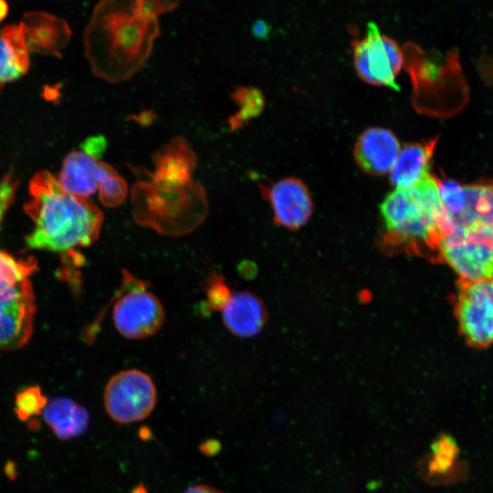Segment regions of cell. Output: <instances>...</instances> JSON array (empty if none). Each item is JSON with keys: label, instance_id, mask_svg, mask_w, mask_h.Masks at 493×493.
<instances>
[{"label": "cell", "instance_id": "2e32d148", "mask_svg": "<svg viewBox=\"0 0 493 493\" xmlns=\"http://www.w3.org/2000/svg\"><path fill=\"white\" fill-rule=\"evenodd\" d=\"M152 176L167 184H184L193 180L197 156L189 142L181 136L172 138L153 154Z\"/></svg>", "mask_w": 493, "mask_h": 493}, {"label": "cell", "instance_id": "4fadbf2b", "mask_svg": "<svg viewBox=\"0 0 493 493\" xmlns=\"http://www.w3.org/2000/svg\"><path fill=\"white\" fill-rule=\"evenodd\" d=\"M400 152L396 136L384 128H369L354 147L358 165L366 173L382 175L391 172Z\"/></svg>", "mask_w": 493, "mask_h": 493}, {"label": "cell", "instance_id": "52a82bcc", "mask_svg": "<svg viewBox=\"0 0 493 493\" xmlns=\"http://www.w3.org/2000/svg\"><path fill=\"white\" fill-rule=\"evenodd\" d=\"M435 258L449 266L459 280L493 279V226L475 225L444 235Z\"/></svg>", "mask_w": 493, "mask_h": 493}, {"label": "cell", "instance_id": "30bf717a", "mask_svg": "<svg viewBox=\"0 0 493 493\" xmlns=\"http://www.w3.org/2000/svg\"><path fill=\"white\" fill-rule=\"evenodd\" d=\"M358 75L366 82L398 89L396 76L404 55L392 38L383 35L374 23H369L366 35L352 44Z\"/></svg>", "mask_w": 493, "mask_h": 493}, {"label": "cell", "instance_id": "cb8c5ba5", "mask_svg": "<svg viewBox=\"0 0 493 493\" xmlns=\"http://www.w3.org/2000/svg\"><path fill=\"white\" fill-rule=\"evenodd\" d=\"M234 290L226 278L215 272L211 273L205 283L206 303L212 310L222 311L232 298Z\"/></svg>", "mask_w": 493, "mask_h": 493}, {"label": "cell", "instance_id": "83f0119b", "mask_svg": "<svg viewBox=\"0 0 493 493\" xmlns=\"http://www.w3.org/2000/svg\"><path fill=\"white\" fill-rule=\"evenodd\" d=\"M200 448L204 454L213 455L215 450L217 451L219 449V445L217 442L210 440L204 443Z\"/></svg>", "mask_w": 493, "mask_h": 493}, {"label": "cell", "instance_id": "d4e9b609", "mask_svg": "<svg viewBox=\"0 0 493 493\" xmlns=\"http://www.w3.org/2000/svg\"><path fill=\"white\" fill-rule=\"evenodd\" d=\"M17 184L11 174H6L0 183V226L7 208L12 204Z\"/></svg>", "mask_w": 493, "mask_h": 493}, {"label": "cell", "instance_id": "484cf974", "mask_svg": "<svg viewBox=\"0 0 493 493\" xmlns=\"http://www.w3.org/2000/svg\"><path fill=\"white\" fill-rule=\"evenodd\" d=\"M106 142L102 136L91 137L82 144V150L94 157H99L105 149Z\"/></svg>", "mask_w": 493, "mask_h": 493}, {"label": "cell", "instance_id": "5b68a950", "mask_svg": "<svg viewBox=\"0 0 493 493\" xmlns=\"http://www.w3.org/2000/svg\"><path fill=\"white\" fill-rule=\"evenodd\" d=\"M33 259H16L0 251V350L23 346L33 331L36 310L29 276Z\"/></svg>", "mask_w": 493, "mask_h": 493}, {"label": "cell", "instance_id": "8992f818", "mask_svg": "<svg viewBox=\"0 0 493 493\" xmlns=\"http://www.w3.org/2000/svg\"><path fill=\"white\" fill-rule=\"evenodd\" d=\"M148 286L147 281L121 270V282L113 299L112 321L116 330L126 339L149 338L164 323V307Z\"/></svg>", "mask_w": 493, "mask_h": 493}, {"label": "cell", "instance_id": "6da1fadb", "mask_svg": "<svg viewBox=\"0 0 493 493\" xmlns=\"http://www.w3.org/2000/svg\"><path fill=\"white\" fill-rule=\"evenodd\" d=\"M178 0H101L85 37L93 72L109 82L132 78L150 57L159 35L158 16Z\"/></svg>", "mask_w": 493, "mask_h": 493}, {"label": "cell", "instance_id": "3957f363", "mask_svg": "<svg viewBox=\"0 0 493 493\" xmlns=\"http://www.w3.org/2000/svg\"><path fill=\"white\" fill-rule=\"evenodd\" d=\"M442 212L437 178L431 174L413 187L396 188L380 205L383 244L391 249L436 257L443 236Z\"/></svg>", "mask_w": 493, "mask_h": 493}, {"label": "cell", "instance_id": "7a4b0ae2", "mask_svg": "<svg viewBox=\"0 0 493 493\" xmlns=\"http://www.w3.org/2000/svg\"><path fill=\"white\" fill-rule=\"evenodd\" d=\"M29 196L24 206L34 223L26 238L29 248L67 254L99 238L103 213L88 198L65 190L49 172L32 177Z\"/></svg>", "mask_w": 493, "mask_h": 493}, {"label": "cell", "instance_id": "9c48e42d", "mask_svg": "<svg viewBox=\"0 0 493 493\" xmlns=\"http://www.w3.org/2000/svg\"><path fill=\"white\" fill-rule=\"evenodd\" d=\"M454 309L459 332L470 347L493 345V279L458 280Z\"/></svg>", "mask_w": 493, "mask_h": 493}, {"label": "cell", "instance_id": "f1b7e54d", "mask_svg": "<svg viewBox=\"0 0 493 493\" xmlns=\"http://www.w3.org/2000/svg\"><path fill=\"white\" fill-rule=\"evenodd\" d=\"M5 472L10 479H14L16 472L15 463L8 461L5 465Z\"/></svg>", "mask_w": 493, "mask_h": 493}, {"label": "cell", "instance_id": "277c9868", "mask_svg": "<svg viewBox=\"0 0 493 493\" xmlns=\"http://www.w3.org/2000/svg\"><path fill=\"white\" fill-rule=\"evenodd\" d=\"M145 172L147 178L135 182L131 190V215L139 226L163 236H181L204 223L208 200L199 183L167 184Z\"/></svg>", "mask_w": 493, "mask_h": 493}, {"label": "cell", "instance_id": "e0dca14e", "mask_svg": "<svg viewBox=\"0 0 493 493\" xmlns=\"http://www.w3.org/2000/svg\"><path fill=\"white\" fill-rule=\"evenodd\" d=\"M436 142L435 138L404 145L390 172L392 184L396 188H409L427 177Z\"/></svg>", "mask_w": 493, "mask_h": 493}, {"label": "cell", "instance_id": "d6986e66", "mask_svg": "<svg viewBox=\"0 0 493 493\" xmlns=\"http://www.w3.org/2000/svg\"><path fill=\"white\" fill-rule=\"evenodd\" d=\"M464 191L465 207L449 223L445 235L479 224L493 226V180H480L464 186Z\"/></svg>", "mask_w": 493, "mask_h": 493}, {"label": "cell", "instance_id": "603a6c76", "mask_svg": "<svg viewBox=\"0 0 493 493\" xmlns=\"http://www.w3.org/2000/svg\"><path fill=\"white\" fill-rule=\"evenodd\" d=\"M47 404V399L40 388L30 386L16 394L15 413L21 421L26 422L43 413Z\"/></svg>", "mask_w": 493, "mask_h": 493}, {"label": "cell", "instance_id": "8fae6325", "mask_svg": "<svg viewBox=\"0 0 493 493\" xmlns=\"http://www.w3.org/2000/svg\"><path fill=\"white\" fill-rule=\"evenodd\" d=\"M270 204L276 224L290 230L303 226L312 215V200L306 184L296 178L281 179L269 185L259 184Z\"/></svg>", "mask_w": 493, "mask_h": 493}, {"label": "cell", "instance_id": "4dcf8cb0", "mask_svg": "<svg viewBox=\"0 0 493 493\" xmlns=\"http://www.w3.org/2000/svg\"><path fill=\"white\" fill-rule=\"evenodd\" d=\"M131 493H148L146 488L143 485H138L135 487Z\"/></svg>", "mask_w": 493, "mask_h": 493}, {"label": "cell", "instance_id": "4316f807", "mask_svg": "<svg viewBox=\"0 0 493 493\" xmlns=\"http://www.w3.org/2000/svg\"><path fill=\"white\" fill-rule=\"evenodd\" d=\"M184 493H225L221 489L206 485V484H198L187 488Z\"/></svg>", "mask_w": 493, "mask_h": 493}, {"label": "cell", "instance_id": "44dd1931", "mask_svg": "<svg viewBox=\"0 0 493 493\" xmlns=\"http://www.w3.org/2000/svg\"><path fill=\"white\" fill-rule=\"evenodd\" d=\"M231 99L238 110L229 117L227 123L231 131L244 127L247 122L261 113L264 108L262 92L253 87H237L231 93Z\"/></svg>", "mask_w": 493, "mask_h": 493}, {"label": "cell", "instance_id": "9a60e30c", "mask_svg": "<svg viewBox=\"0 0 493 493\" xmlns=\"http://www.w3.org/2000/svg\"><path fill=\"white\" fill-rule=\"evenodd\" d=\"M226 330L236 337L257 335L267 321V309L259 297L248 290L234 291L221 311Z\"/></svg>", "mask_w": 493, "mask_h": 493}, {"label": "cell", "instance_id": "7402d4cb", "mask_svg": "<svg viewBox=\"0 0 493 493\" xmlns=\"http://www.w3.org/2000/svg\"><path fill=\"white\" fill-rule=\"evenodd\" d=\"M98 192L100 200L104 205L116 207L125 201L128 194V187L126 182L118 172L109 165Z\"/></svg>", "mask_w": 493, "mask_h": 493}, {"label": "cell", "instance_id": "f546056e", "mask_svg": "<svg viewBox=\"0 0 493 493\" xmlns=\"http://www.w3.org/2000/svg\"><path fill=\"white\" fill-rule=\"evenodd\" d=\"M7 4L5 0H0V21L7 15Z\"/></svg>", "mask_w": 493, "mask_h": 493}, {"label": "cell", "instance_id": "5bb4252c", "mask_svg": "<svg viewBox=\"0 0 493 493\" xmlns=\"http://www.w3.org/2000/svg\"><path fill=\"white\" fill-rule=\"evenodd\" d=\"M108 166L83 150L72 151L63 162L58 181L68 192L88 198L98 191Z\"/></svg>", "mask_w": 493, "mask_h": 493}, {"label": "cell", "instance_id": "ba28073f", "mask_svg": "<svg viewBox=\"0 0 493 493\" xmlns=\"http://www.w3.org/2000/svg\"><path fill=\"white\" fill-rule=\"evenodd\" d=\"M103 403L114 422L128 425L147 418L157 403V390L151 376L138 369L122 370L107 383Z\"/></svg>", "mask_w": 493, "mask_h": 493}, {"label": "cell", "instance_id": "7c38bea8", "mask_svg": "<svg viewBox=\"0 0 493 493\" xmlns=\"http://www.w3.org/2000/svg\"><path fill=\"white\" fill-rule=\"evenodd\" d=\"M421 472L430 484L453 485L467 481L469 465L462 457L456 438L448 433H441L432 442L430 452L422 459Z\"/></svg>", "mask_w": 493, "mask_h": 493}, {"label": "cell", "instance_id": "ac0fdd59", "mask_svg": "<svg viewBox=\"0 0 493 493\" xmlns=\"http://www.w3.org/2000/svg\"><path fill=\"white\" fill-rule=\"evenodd\" d=\"M43 416L54 435L62 441L85 434L89 425L87 409L69 398H55L47 402Z\"/></svg>", "mask_w": 493, "mask_h": 493}, {"label": "cell", "instance_id": "ffe728a7", "mask_svg": "<svg viewBox=\"0 0 493 493\" xmlns=\"http://www.w3.org/2000/svg\"><path fill=\"white\" fill-rule=\"evenodd\" d=\"M29 53L23 27L8 26L0 33V91L8 82L24 75Z\"/></svg>", "mask_w": 493, "mask_h": 493}]
</instances>
